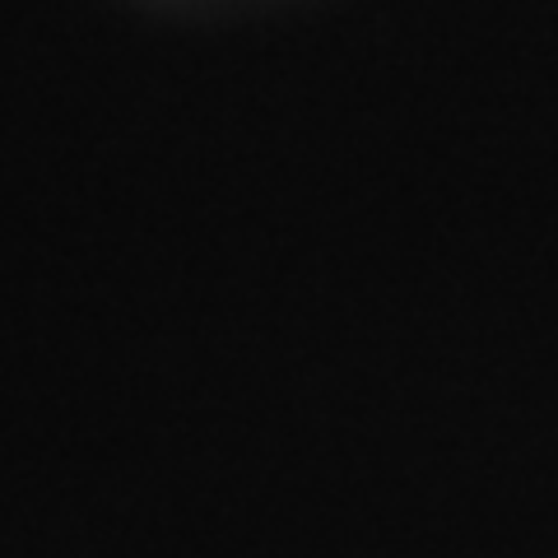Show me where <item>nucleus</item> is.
I'll return each instance as SVG.
<instances>
[{"label":"nucleus","mask_w":558,"mask_h":558,"mask_svg":"<svg viewBox=\"0 0 558 558\" xmlns=\"http://www.w3.org/2000/svg\"><path fill=\"white\" fill-rule=\"evenodd\" d=\"M121 5L168 14V20H252V14L312 5V0H121Z\"/></svg>","instance_id":"nucleus-1"}]
</instances>
